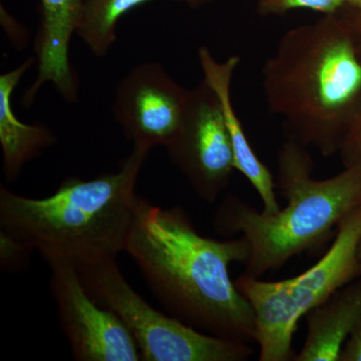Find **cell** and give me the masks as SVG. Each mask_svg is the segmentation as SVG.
Instances as JSON below:
<instances>
[{"label": "cell", "instance_id": "6da1fadb", "mask_svg": "<svg viewBox=\"0 0 361 361\" xmlns=\"http://www.w3.org/2000/svg\"><path fill=\"white\" fill-rule=\"evenodd\" d=\"M125 252L170 315L212 336L254 341L253 310L230 276L232 263L248 259L242 237L208 238L180 207L163 209L141 197Z\"/></svg>", "mask_w": 361, "mask_h": 361}, {"label": "cell", "instance_id": "7a4b0ae2", "mask_svg": "<svg viewBox=\"0 0 361 361\" xmlns=\"http://www.w3.org/2000/svg\"><path fill=\"white\" fill-rule=\"evenodd\" d=\"M261 75L267 110L282 118L287 139L338 154L361 106V58L339 13L285 32Z\"/></svg>", "mask_w": 361, "mask_h": 361}, {"label": "cell", "instance_id": "3957f363", "mask_svg": "<svg viewBox=\"0 0 361 361\" xmlns=\"http://www.w3.org/2000/svg\"><path fill=\"white\" fill-rule=\"evenodd\" d=\"M149 149L133 146L116 172L66 178L54 194L35 199L0 188L1 230L37 250L49 266L75 269L116 259L141 197L135 185Z\"/></svg>", "mask_w": 361, "mask_h": 361}, {"label": "cell", "instance_id": "277c9868", "mask_svg": "<svg viewBox=\"0 0 361 361\" xmlns=\"http://www.w3.org/2000/svg\"><path fill=\"white\" fill-rule=\"evenodd\" d=\"M307 147L286 139L277 153L276 188L286 206L276 213L256 210L228 195L214 216L215 231L238 235L248 244L244 274L260 278L291 258L322 245L342 219L361 205V167L344 168L329 179L312 176Z\"/></svg>", "mask_w": 361, "mask_h": 361}, {"label": "cell", "instance_id": "5b68a950", "mask_svg": "<svg viewBox=\"0 0 361 361\" xmlns=\"http://www.w3.org/2000/svg\"><path fill=\"white\" fill-rule=\"evenodd\" d=\"M360 238L361 205L341 221L326 253L301 274L280 281L242 274L235 281L253 310L259 360H294L292 342L299 320L360 277Z\"/></svg>", "mask_w": 361, "mask_h": 361}, {"label": "cell", "instance_id": "8992f818", "mask_svg": "<svg viewBox=\"0 0 361 361\" xmlns=\"http://www.w3.org/2000/svg\"><path fill=\"white\" fill-rule=\"evenodd\" d=\"M97 303L116 313L134 336L144 361H245V342L230 341L190 326L149 305L128 283L116 259L75 269Z\"/></svg>", "mask_w": 361, "mask_h": 361}, {"label": "cell", "instance_id": "52a82bcc", "mask_svg": "<svg viewBox=\"0 0 361 361\" xmlns=\"http://www.w3.org/2000/svg\"><path fill=\"white\" fill-rule=\"evenodd\" d=\"M165 148L197 196L215 203L231 180L234 155L219 99L204 80L190 90L180 129Z\"/></svg>", "mask_w": 361, "mask_h": 361}, {"label": "cell", "instance_id": "ba28073f", "mask_svg": "<svg viewBox=\"0 0 361 361\" xmlns=\"http://www.w3.org/2000/svg\"><path fill=\"white\" fill-rule=\"evenodd\" d=\"M59 322L78 361H139V346L114 311L97 303L71 265H51Z\"/></svg>", "mask_w": 361, "mask_h": 361}, {"label": "cell", "instance_id": "9c48e42d", "mask_svg": "<svg viewBox=\"0 0 361 361\" xmlns=\"http://www.w3.org/2000/svg\"><path fill=\"white\" fill-rule=\"evenodd\" d=\"M189 92L160 63H142L116 87L114 116L133 146L166 147L180 129Z\"/></svg>", "mask_w": 361, "mask_h": 361}, {"label": "cell", "instance_id": "30bf717a", "mask_svg": "<svg viewBox=\"0 0 361 361\" xmlns=\"http://www.w3.org/2000/svg\"><path fill=\"white\" fill-rule=\"evenodd\" d=\"M85 0H40L42 26L37 39L39 73L23 101L30 106L42 85L51 82L68 102L78 99V80L70 61L71 37L77 33Z\"/></svg>", "mask_w": 361, "mask_h": 361}, {"label": "cell", "instance_id": "8fae6325", "mask_svg": "<svg viewBox=\"0 0 361 361\" xmlns=\"http://www.w3.org/2000/svg\"><path fill=\"white\" fill-rule=\"evenodd\" d=\"M198 59L203 71L204 82L212 89L219 99L226 126L231 139L235 170H238L262 201L263 212L276 213L280 209L277 201L276 183L269 169L258 158L247 139L238 116L233 106L231 97L232 78L241 63L239 56H229L224 61H218L207 47H199Z\"/></svg>", "mask_w": 361, "mask_h": 361}, {"label": "cell", "instance_id": "7c38bea8", "mask_svg": "<svg viewBox=\"0 0 361 361\" xmlns=\"http://www.w3.org/2000/svg\"><path fill=\"white\" fill-rule=\"evenodd\" d=\"M307 334L295 361H339L344 344L361 323V276L305 315Z\"/></svg>", "mask_w": 361, "mask_h": 361}, {"label": "cell", "instance_id": "4fadbf2b", "mask_svg": "<svg viewBox=\"0 0 361 361\" xmlns=\"http://www.w3.org/2000/svg\"><path fill=\"white\" fill-rule=\"evenodd\" d=\"M32 63L33 59L30 58L0 75V145L7 182H14L27 161L56 142V135L44 123H23L13 111L11 99L14 89Z\"/></svg>", "mask_w": 361, "mask_h": 361}, {"label": "cell", "instance_id": "5bb4252c", "mask_svg": "<svg viewBox=\"0 0 361 361\" xmlns=\"http://www.w3.org/2000/svg\"><path fill=\"white\" fill-rule=\"evenodd\" d=\"M149 1L153 0H85L77 35L94 56L103 58L116 42V25L121 18Z\"/></svg>", "mask_w": 361, "mask_h": 361}, {"label": "cell", "instance_id": "9a60e30c", "mask_svg": "<svg viewBox=\"0 0 361 361\" xmlns=\"http://www.w3.org/2000/svg\"><path fill=\"white\" fill-rule=\"evenodd\" d=\"M346 6V0H258L257 11L262 16H282L295 9L334 14Z\"/></svg>", "mask_w": 361, "mask_h": 361}, {"label": "cell", "instance_id": "2e32d148", "mask_svg": "<svg viewBox=\"0 0 361 361\" xmlns=\"http://www.w3.org/2000/svg\"><path fill=\"white\" fill-rule=\"evenodd\" d=\"M32 249L0 229V264L1 269L16 272L25 269L30 261Z\"/></svg>", "mask_w": 361, "mask_h": 361}, {"label": "cell", "instance_id": "e0dca14e", "mask_svg": "<svg viewBox=\"0 0 361 361\" xmlns=\"http://www.w3.org/2000/svg\"><path fill=\"white\" fill-rule=\"evenodd\" d=\"M338 155L344 168L361 167V106L349 126Z\"/></svg>", "mask_w": 361, "mask_h": 361}, {"label": "cell", "instance_id": "ac0fdd59", "mask_svg": "<svg viewBox=\"0 0 361 361\" xmlns=\"http://www.w3.org/2000/svg\"><path fill=\"white\" fill-rule=\"evenodd\" d=\"M338 13L345 23L356 51L361 58V11L346 6Z\"/></svg>", "mask_w": 361, "mask_h": 361}, {"label": "cell", "instance_id": "d6986e66", "mask_svg": "<svg viewBox=\"0 0 361 361\" xmlns=\"http://www.w3.org/2000/svg\"><path fill=\"white\" fill-rule=\"evenodd\" d=\"M339 361H361V323L344 344Z\"/></svg>", "mask_w": 361, "mask_h": 361}, {"label": "cell", "instance_id": "ffe728a7", "mask_svg": "<svg viewBox=\"0 0 361 361\" xmlns=\"http://www.w3.org/2000/svg\"><path fill=\"white\" fill-rule=\"evenodd\" d=\"M211 1H213V0H183V2H186L188 6L193 9L201 8L202 6L210 4Z\"/></svg>", "mask_w": 361, "mask_h": 361}, {"label": "cell", "instance_id": "44dd1931", "mask_svg": "<svg viewBox=\"0 0 361 361\" xmlns=\"http://www.w3.org/2000/svg\"><path fill=\"white\" fill-rule=\"evenodd\" d=\"M346 4H348V6L356 9V11H361V0H346Z\"/></svg>", "mask_w": 361, "mask_h": 361}, {"label": "cell", "instance_id": "7402d4cb", "mask_svg": "<svg viewBox=\"0 0 361 361\" xmlns=\"http://www.w3.org/2000/svg\"><path fill=\"white\" fill-rule=\"evenodd\" d=\"M358 268H360V277L361 276V238L357 248Z\"/></svg>", "mask_w": 361, "mask_h": 361}]
</instances>
